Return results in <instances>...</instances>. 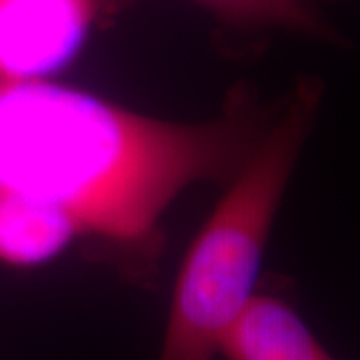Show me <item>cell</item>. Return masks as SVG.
Segmentation results:
<instances>
[{
	"label": "cell",
	"instance_id": "5b68a950",
	"mask_svg": "<svg viewBox=\"0 0 360 360\" xmlns=\"http://www.w3.org/2000/svg\"><path fill=\"white\" fill-rule=\"evenodd\" d=\"M77 238H84L77 219L63 206L25 194L0 191V262L32 269L51 262Z\"/></svg>",
	"mask_w": 360,
	"mask_h": 360
},
{
	"label": "cell",
	"instance_id": "3957f363",
	"mask_svg": "<svg viewBox=\"0 0 360 360\" xmlns=\"http://www.w3.org/2000/svg\"><path fill=\"white\" fill-rule=\"evenodd\" d=\"M116 0H0V78L49 80Z\"/></svg>",
	"mask_w": 360,
	"mask_h": 360
},
{
	"label": "cell",
	"instance_id": "277c9868",
	"mask_svg": "<svg viewBox=\"0 0 360 360\" xmlns=\"http://www.w3.org/2000/svg\"><path fill=\"white\" fill-rule=\"evenodd\" d=\"M222 360H336L281 295L257 290L220 345Z\"/></svg>",
	"mask_w": 360,
	"mask_h": 360
},
{
	"label": "cell",
	"instance_id": "7a4b0ae2",
	"mask_svg": "<svg viewBox=\"0 0 360 360\" xmlns=\"http://www.w3.org/2000/svg\"><path fill=\"white\" fill-rule=\"evenodd\" d=\"M322 89L296 84L182 260L156 360H217L258 290L270 231L319 112Z\"/></svg>",
	"mask_w": 360,
	"mask_h": 360
},
{
	"label": "cell",
	"instance_id": "8992f818",
	"mask_svg": "<svg viewBox=\"0 0 360 360\" xmlns=\"http://www.w3.org/2000/svg\"><path fill=\"white\" fill-rule=\"evenodd\" d=\"M217 20L240 30H269L304 34L336 42L338 34L322 16L314 0H191Z\"/></svg>",
	"mask_w": 360,
	"mask_h": 360
},
{
	"label": "cell",
	"instance_id": "6da1fadb",
	"mask_svg": "<svg viewBox=\"0 0 360 360\" xmlns=\"http://www.w3.org/2000/svg\"><path fill=\"white\" fill-rule=\"evenodd\" d=\"M269 124L248 90L212 120L174 122L51 80L0 78V191L63 206L150 283L170 205L231 180Z\"/></svg>",
	"mask_w": 360,
	"mask_h": 360
}]
</instances>
